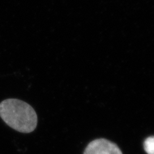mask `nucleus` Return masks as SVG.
<instances>
[{
	"mask_svg": "<svg viewBox=\"0 0 154 154\" xmlns=\"http://www.w3.org/2000/svg\"><path fill=\"white\" fill-rule=\"evenodd\" d=\"M0 116L9 127L23 133L33 132L37 125L34 109L17 99H7L0 103Z\"/></svg>",
	"mask_w": 154,
	"mask_h": 154,
	"instance_id": "obj_1",
	"label": "nucleus"
},
{
	"mask_svg": "<svg viewBox=\"0 0 154 154\" xmlns=\"http://www.w3.org/2000/svg\"><path fill=\"white\" fill-rule=\"evenodd\" d=\"M84 154H123L115 144L105 139H98L91 141L86 147Z\"/></svg>",
	"mask_w": 154,
	"mask_h": 154,
	"instance_id": "obj_2",
	"label": "nucleus"
},
{
	"mask_svg": "<svg viewBox=\"0 0 154 154\" xmlns=\"http://www.w3.org/2000/svg\"><path fill=\"white\" fill-rule=\"evenodd\" d=\"M144 149L147 154H154V136L147 137L144 142Z\"/></svg>",
	"mask_w": 154,
	"mask_h": 154,
	"instance_id": "obj_3",
	"label": "nucleus"
}]
</instances>
